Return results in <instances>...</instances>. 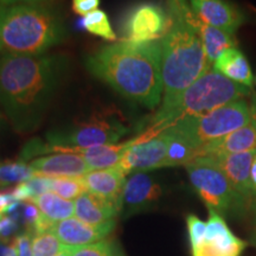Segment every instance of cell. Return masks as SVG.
Segmentation results:
<instances>
[{
	"label": "cell",
	"mask_w": 256,
	"mask_h": 256,
	"mask_svg": "<svg viewBox=\"0 0 256 256\" xmlns=\"http://www.w3.org/2000/svg\"><path fill=\"white\" fill-rule=\"evenodd\" d=\"M70 70L63 54L38 56L0 55V107L16 132H34Z\"/></svg>",
	"instance_id": "6da1fadb"
},
{
	"label": "cell",
	"mask_w": 256,
	"mask_h": 256,
	"mask_svg": "<svg viewBox=\"0 0 256 256\" xmlns=\"http://www.w3.org/2000/svg\"><path fill=\"white\" fill-rule=\"evenodd\" d=\"M86 66L96 78L128 100L153 110L164 94L162 43L118 42L88 56Z\"/></svg>",
	"instance_id": "7a4b0ae2"
},
{
	"label": "cell",
	"mask_w": 256,
	"mask_h": 256,
	"mask_svg": "<svg viewBox=\"0 0 256 256\" xmlns=\"http://www.w3.org/2000/svg\"><path fill=\"white\" fill-rule=\"evenodd\" d=\"M170 28L162 43L164 94L160 107H166L183 94L202 75L212 68L208 62L200 31V19L188 0H166Z\"/></svg>",
	"instance_id": "3957f363"
},
{
	"label": "cell",
	"mask_w": 256,
	"mask_h": 256,
	"mask_svg": "<svg viewBox=\"0 0 256 256\" xmlns=\"http://www.w3.org/2000/svg\"><path fill=\"white\" fill-rule=\"evenodd\" d=\"M64 22L37 4L0 6V55L38 56L66 40Z\"/></svg>",
	"instance_id": "277c9868"
},
{
	"label": "cell",
	"mask_w": 256,
	"mask_h": 256,
	"mask_svg": "<svg viewBox=\"0 0 256 256\" xmlns=\"http://www.w3.org/2000/svg\"><path fill=\"white\" fill-rule=\"evenodd\" d=\"M250 94V88L230 81L210 69L184 90L177 100L166 107H160L144 133L148 138L156 136L178 121L202 116L232 102L244 100Z\"/></svg>",
	"instance_id": "5b68a950"
},
{
	"label": "cell",
	"mask_w": 256,
	"mask_h": 256,
	"mask_svg": "<svg viewBox=\"0 0 256 256\" xmlns=\"http://www.w3.org/2000/svg\"><path fill=\"white\" fill-rule=\"evenodd\" d=\"M130 132V127L116 115L101 113L90 119L54 130L46 134V142L34 139L26 142L19 158L24 162L40 158L48 153H57L60 150L89 148V147L112 145Z\"/></svg>",
	"instance_id": "8992f818"
},
{
	"label": "cell",
	"mask_w": 256,
	"mask_h": 256,
	"mask_svg": "<svg viewBox=\"0 0 256 256\" xmlns=\"http://www.w3.org/2000/svg\"><path fill=\"white\" fill-rule=\"evenodd\" d=\"M250 122V104L246 100H240L202 116L178 121L170 128L186 138L198 151L206 144L220 139Z\"/></svg>",
	"instance_id": "52a82bcc"
},
{
	"label": "cell",
	"mask_w": 256,
	"mask_h": 256,
	"mask_svg": "<svg viewBox=\"0 0 256 256\" xmlns=\"http://www.w3.org/2000/svg\"><path fill=\"white\" fill-rule=\"evenodd\" d=\"M185 168L192 188L208 210H214L223 216L246 204L218 168L202 160H194Z\"/></svg>",
	"instance_id": "ba28073f"
},
{
	"label": "cell",
	"mask_w": 256,
	"mask_h": 256,
	"mask_svg": "<svg viewBox=\"0 0 256 256\" xmlns=\"http://www.w3.org/2000/svg\"><path fill=\"white\" fill-rule=\"evenodd\" d=\"M119 28L124 42H159L165 37L170 28L168 10L154 2H136L124 12Z\"/></svg>",
	"instance_id": "9c48e42d"
},
{
	"label": "cell",
	"mask_w": 256,
	"mask_h": 256,
	"mask_svg": "<svg viewBox=\"0 0 256 256\" xmlns=\"http://www.w3.org/2000/svg\"><path fill=\"white\" fill-rule=\"evenodd\" d=\"M166 152L168 136L165 130L150 139H142L139 136L132 139V145L124 152L116 168L124 176L166 168Z\"/></svg>",
	"instance_id": "30bf717a"
},
{
	"label": "cell",
	"mask_w": 256,
	"mask_h": 256,
	"mask_svg": "<svg viewBox=\"0 0 256 256\" xmlns=\"http://www.w3.org/2000/svg\"><path fill=\"white\" fill-rule=\"evenodd\" d=\"M246 247L247 242L230 230L223 216L209 210L206 238L200 247L192 250V256H240Z\"/></svg>",
	"instance_id": "8fae6325"
},
{
	"label": "cell",
	"mask_w": 256,
	"mask_h": 256,
	"mask_svg": "<svg viewBox=\"0 0 256 256\" xmlns=\"http://www.w3.org/2000/svg\"><path fill=\"white\" fill-rule=\"evenodd\" d=\"M255 154L256 152H244L226 156H200L194 160H202L218 168L228 178L236 194L246 203L255 194L250 182V168Z\"/></svg>",
	"instance_id": "7c38bea8"
},
{
	"label": "cell",
	"mask_w": 256,
	"mask_h": 256,
	"mask_svg": "<svg viewBox=\"0 0 256 256\" xmlns=\"http://www.w3.org/2000/svg\"><path fill=\"white\" fill-rule=\"evenodd\" d=\"M192 11L203 23L235 34L246 20L242 10L229 0H188Z\"/></svg>",
	"instance_id": "4fadbf2b"
},
{
	"label": "cell",
	"mask_w": 256,
	"mask_h": 256,
	"mask_svg": "<svg viewBox=\"0 0 256 256\" xmlns=\"http://www.w3.org/2000/svg\"><path fill=\"white\" fill-rule=\"evenodd\" d=\"M162 194V188L151 176L145 172L133 174L124 184L121 212L124 217H130L151 209Z\"/></svg>",
	"instance_id": "5bb4252c"
},
{
	"label": "cell",
	"mask_w": 256,
	"mask_h": 256,
	"mask_svg": "<svg viewBox=\"0 0 256 256\" xmlns=\"http://www.w3.org/2000/svg\"><path fill=\"white\" fill-rule=\"evenodd\" d=\"M116 220H112L101 226H90L78 218L70 217L68 220L54 223L50 230L56 234L64 247L76 249L104 240L113 232Z\"/></svg>",
	"instance_id": "9a60e30c"
},
{
	"label": "cell",
	"mask_w": 256,
	"mask_h": 256,
	"mask_svg": "<svg viewBox=\"0 0 256 256\" xmlns=\"http://www.w3.org/2000/svg\"><path fill=\"white\" fill-rule=\"evenodd\" d=\"M31 168L34 176L44 177H82L89 168L84 159L78 153L60 152L49 156H42L31 160Z\"/></svg>",
	"instance_id": "2e32d148"
},
{
	"label": "cell",
	"mask_w": 256,
	"mask_h": 256,
	"mask_svg": "<svg viewBox=\"0 0 256 256\" xmlns=\"http://www.w3.org/2000/svg\"><path fill=\"white\" fill-rule=\"evenodd\" d=\"M81 178L87 192L104 197L120 208L122 206V194L126 184V176L120 168L92 170Z\"/></svg>",
	"instance_id": "e0dca14e"
},
{
	"label": "cell",
	"mask_w": 256,
	"mask_h": 256,
	"mask_svg": "<svg viewBox=\"0 0 256 256\" xmlns=\"http://www.w3.org/2000/svg\"><path fill=\"white\" fill-rule=\"evenodd\" d=\"M244 152H256V127L252 122L202 146L197 151V158Z\"/></svg>",
	"instance_id": "ac0fdd59"
},
{
	"label": "cell",
	"mask_w": 256,
	"mask_h": 256,
	"mask_svg": "<svg viewBox=\"0 0 256 256\" xmlns=\"http://www.w3.org/2000/svg\"><path fill=\"white\" fill-rule=\"evenodd\" d=\"M120 212L119 206L90 192H86L75 200L76 217L90 226H101L116 220Z\"/></svg>",
	"instance_id": "d6986e66"
},
{
	"label": "cell",
	"mask_w": 256,
	"mask_h": 256,
	"mask_svg": "<svg viewBox=\"0 0 256 256\" xmlns=\"http://www.w3.org/2000/svg\"><path fill=\"white\" fill-rule=\"evenodd\" d=\"M212 69L220 72L224 78L230 81L238 83L244 87L252 88L254 86V76L247 57L240 51L238 48L226 50L216 62L214 63Z\"/></svg>",
	"instance_id": "ffe728a7"
},
{
	"label": "cell",
	"mask_w": 256,
	"mask_h": 256,
	"mask_svg": "<svg viewBox=\"0 0 256 256\" xmlns=\"http://www.w3.org/2000/svg\"><path fill=\"white\" fill-rule=\"evenodd\" d=\"M130 145H132V139L126 142L112 144V145L94 146L89 148H72V152L78 153L84 159L89 171L106 170L116 168Z\"/></svg>",
	"instance_id": "44dd1931"
},
{
	"label": "cell",
	"mask_w": 256,
	"mask_h": 256,
	"mask_svg": "<svg viewBox=\"0 0 256 256\" xmlns=\"http://www.w3.org/2000/svg\"><path fill=\"white\" fill-rule=\"evenodd\" d=\"M198 31H200L208 62L211 66H214L216 60L222 55L224 51L238 46V40L234 37L235 34H230L228 32L220 30V28L210 26L202 20Z\"/></svg>",
	"instance_id": "7402d4cb"
},
{
	"label": "cell",
	"mask_w": 256,
	"mask_h": 256,
	"mask_svg": "<svg viewBox=\"0 0 256 256\" xmlns=\"http://www.w3.org/2000/svg\"><path fill=\"white\" fill-rule=\"evenodd\" d=\"M51 223L68 220L75 214V202L64 200L54 192H46L31 200Z\"/></svg>",
	"instance_id": "603a6c76"
},
{
	"label": "cell",
	"mask_w": 256,
	"mask_h": 256,
	"mask_svg": "<svg viewBox=\"0 0 256 256\" xmlns=\"http://www.w3.org/2000/svg\"><path fill=\"white\" fill-rule=\"evenodd\" d=\"M168 136V152H166V168L186 166L197 158V148L182 134L172 128H166Z\"/></svg>",
	"instance_id": "cb8c5ba5"
},
{
	"label": "cell",
	"mask_w": 256,
	"mask_h": 256,
	"mask_svg": "<svg viewBox=\"0 0 256 256\" xmlns=\"http://www.w3.org/2000/svg\"><path fill=\"white\" fill-rule=\"evenodd\" d=\"M32 177H34V172L26 162L20 159L0 160V190L24 183Z\"/></svg>",
	"instance_id": "d4e9b609"
},
{
	"label": "cell",
	"mask_w": 256,
	"mask_h": 256,
	"mask_svg": "<svg viewBox=\"0 0 256 256\" xmlns=\"http://www.w3.org/2000/svg\"><path fill=\"white\" fill-rule=\"evenodd\" d=\"M83 28L89 34L104 38V40L108 42H115L118 38L116 34H115L113 28H112L108 16L102 10L98 8L87 16H84L83 17Z\"/></svg>",
	"instance_id": "484cf974"
},
{
	"label": "cell",
	"mask_w": 256,
	"mask_h": 256,
	"mask_svg": "<svg viewBox=\"0 0 256 256\" xmlns=\"http://www.w3.org/2000/svg\"><path fill=\"white\" fill-rule=\"evenodd\" d=\"M64 248L56 234L51 230L31 234L32 256H56Z\"/></svg>",
	"instance_id": "4316f807"
},
{
	"label": "cell",
	"mask_w": 256,
	"mask_h": 256,
	"mask_svg": "<svg viewBox=\"0 0 256 256\" xmlns=\"http://www.w3.org/2000/svg\"><path fill=\"white\" fill-rule=\"evenodd\" d=\"M50 191L64 200H76L87 192L81 177H50Z\"/></svg>",
	"instance_id": "83f0119b"
},
{
	"label": "cell",
	"mask_w": 256,
	"mask_h": 256,
	"mask_svg": "<svg viewBox=\"0 0 256 256\" xmlns=\"http://www.w3.org/2000/svg\"><path fill=\"white\" fill-rule=\"evenodd\" d=\"M118 248L112 240H102L92 244L72 249V256H114Z\"/></svg>",
	"instance_id": "f1b7e54d"
},
{
	"label": "cell",
	"mask_w": 256,
	"mask_h": 256,
	"mask_svg": "<svg viewBox=\"0 0 256 256\" xmlns=\"http://www.w3.org/2000/svg\"><path fill=\"white\" fill-rule=\"evenodd\" d=\"M186 224L191 250H194V249L198 248L204 242L206 232V222L198 218L196 215L190 214V215L186 216Z\"/></svg>",
	"instance_id": "f546056e"
},
{
	"label": "cell",
	"mask_w": 256,
	"mask_h": 256,
	"mask_svg": "<svg viewBox=\"0 0 256 256\" xmlns=\"http://www.w3.org/2000/svg\"><path fill=\"white\" fill-rule=\"evenodd\" d=\"M19 224L16 220L12 218L5 214H0V238L8 240L14 235L18 230Z\"/></svg>",
	"instance_id": "4dcf8cb0"
},
{
	"label": "cell",
	"mask_w": 256,
	"mask_h": 256,
	"mask_svg": "<svg viewBox=\"0 0 256 256\" xmlns=\"http://www.w3.org/2000/svg\"><path fill=\"white\" fill-rule=\"evenodd\" d=\"M101 0H72V11L78 16H87L90 12L98 10L100 6Z\"/></svg>",
	"instance_id": "1f68e13d"
},
{
	"label": "cell",
	"mask_w": 256,
	"mask_h": 256,
	"mask_svg": "<svg viewBox=\"0 0 256 256\" xmlns=\"http://www.w3.org/2000/svg\"><path fill=\"white\" fill-rule=\"evenodd\" d=\"M18 247V256H32L31 234L26 232L14 238Z\"/></svg>",
	"instance_id": "d6a6232c"
},
{
	"label": "cell",
	"mask_w": 256,
	"mask_h": 256,
	"mask_svg": "<svg viewBox=\"0 0 256 256\" xmlns=\"http://www.w3.org/2000/svg\"><path fill=\"white\" fill-rule=\"evenodd\" d=\"M14 198L12 196L11 190H0V214H5L8 208L14 203Z\"/></svg>",
	"instance_id": "836d02e7"
},
{
	"label": "cell",
	"mask_w": 256,
	"mask_h": 256,
	"mask_svg": "<svg viewBox=\"0 0 256 256\" xmlns=\"http://www.w3.org/2000/svg\"><path fill=\"white\" fill-rule=\"evenodd\" d=\"M0 256H18V247L16 240H14L10 244L0 246Z\"/></svg>",
	"instance_id": "e575fe53"
},
{
	"label": "cell",
	"mask_w": 256,
	"mask_h": 256,
	"mask_svg": "<svg viewBox=\"0 0 256 256\" xmlns=\"http://www.w3.org/2000/svg\"><path fill=\"white\" fill-rule=\"evenodd\" d=\"M48 2V0H0V6L16 5V4H37V2Z\"/></svg>",
	"instance_id": "d590c367"
},
{
	"label": "cell",
	"mask_w": 256,
	"mask_h": 256,
	"mask_svg": "<svg viewBox=\"0 0 256 256\" xmlns=\"http://www.w3.org/2000/svg\"><path fill=\"white\" fill-rule=\"evenodd\" d=\"M250 182H252V188L254 194H256V154L252 159V168H250Z\"/></svg>",
	"instance_id": "8d00e7d4"
},
{
	"label": "cell",
	"mask_w": 256,
	"mask_h": 256,
	"mask_svg": "<svg viewBox=\"0 0 256 256\" xmlns=\"http://www.w3.org/2000/svg\"><path fill=\"white\" fill-rule=\"evenodd\" d=\"M250 113H252V122L256 127V95L252 96V100L250 102Z\"/></svg>",
	"instance_id": "74e56055"
},
{
	"label": "cell",
	"mask_w": 256,
	"mask_h": 256,
	"mask_svg": "<svg viewBox=\"0 0 256 256\" xmlns=\"http://www.w3.org/2000/svg\"><path fill=\"white\" fill-rule=\"evenodd\" d=\"M72 249L70 248H64L62 252H58L56 256H72Z\"/></svg>",
	"instance_id": "f35d334b"
},
{
	"label": "cell",
	"mask_w": 256,
	"mask_h": 256,
	"mask_svg": "<svg viewBox=\"0 0 256 256\" xmlns=\"http://www.w3.org/2000/svg\"><path fill=\"white\" fill-rule=\"evenodd\" d=\"M2 107H0V136H2V127H4V115L2 113L4 112H2Z\"/></svg>",
	"instance_id": "ab89813d"
},
{
	"label": "cell",
	"mask_w": 256,
	"mask_h": 256,
	"mask_svg": "<svg viewBox=\"0 0 256 256\" xmlns=\"http://www.w3.org/2000/svg\"><path fill=\"white\" fill-rule=\"evenodd\" d=\"M114 256H124V255L122 254V252H120V249H119V248H118V249H116V252H115V254H114Z\"/></svg>",
	"instance_id": "60d3db41"
},
{
	"label": "cell",
	"mask_w": 256,
	"mask_h": 256,
	"mask_svg": "<svg viewBox=\"0 0 256 256\" xmlns=\"http://www.w3.org/2000/svg\"><path fill=\"white\" fill-rule=\"evenodd\" d=\"M252 243H254V244L256 246V232L254 234V236H252Z\"/></svg>",
	"instance_id": "b9f144b4"
},
{
	"label": "cell",
	"mask_w": 256,
	"mask_h": 256,
	"mask_svg": "<svg viewBox=\"0 0 256 256\" xmlns=\"http://www.w3.org/2000/svg\"><path fill=\"white\" fill-rule=\"evenodd\" d=\"M254 82H255V86H256V76H255V80H254Z\"/></svg>",
	"instance_id": "7bdbcfd3"
}]
</instances>
